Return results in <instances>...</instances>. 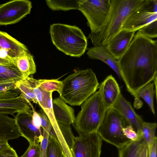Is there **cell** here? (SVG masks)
Returning a JSON list of instances; mask_svg holds the SVG:
<instances>
[{
  "label": "cell",
  "instance_id": "1",
  "mask_svg": "<svg viewBox=\"0 0 157 157\" xmlns=\"http://www.w3.org/2000/svg\"><path fill=\"white\" fill-rule=\"evenodd\" d=\"M118 62L121 78L136 98L137 91L157 78V41L138 31Z\"/></svg>",
  "mask_w": 157,
  "mask_h": 157
},
{
  "label": "cell",
  "instance_id": "2",
  "mask_svg": "<svg viewBox=\"0 0 157 157\" xmlns=\"http://www.w3.org/2000/svg\"><path fill=\"white\" fill-rule=\"evenodd\" d=\"M145 0H111L109 10L102 26L88 38L94 46H106L121 29L130 15Z\"/></svg>",
  "mask_w": 157,
  "mask_h": 157
},
{
  "label": "cell",
  "instance_id": "3",
  "mask_svg": "<svg viewBox=\"0 0 157 157\" xmlns=\"http://www.w3.org/2000/svg\"><path fill=\"white\" fill-rule=\"evenodd\" d=\"M59 97L71 106H80L99 88L95 73L91 69L77 70L62 81Z\"/></svg>",
  "mask_w": 157,
  "mask_h": 157
},
{
  "label": "cell",
  "instance_id": "4",
  "mask_svg": "<svg viewBox=\"0 0 157 157\" xmlns=\"http://www.w3.org/2000/svg\"><path fill=\"white\" fill-rule=\"evenodd\" d=\"M103 84L81 105L73 124L79 135L97 132L107 110L102 95Z\"/></svg>",
  "mask_w": 157,
  "mask_h": 157
},
{
  "label": "cell",
  "instance_id": "5",
  "mask_svg": "<svg viewBox=\"0 0 157 157\" xmlns=\"http://www.w3.org/2000/svg\"><path fill=\"white\" fill-rule=\"evenodd\" d=\"M49 33L54 45L67 55L79 57L84 54L87 49V38L77 26L53 24L50 26Z\"/></svg>",
  "mask_w": 157,
  "mask_h": 157
},
{
  "label": "cell",
  "instance_id": "6",
  "mask_svg": "<svg viewBox=\"0 0 157 157\" xmlns=\"http://www.w3.org/2000/svg\"><path fill=\"white\" fill-rule=\"evenodd\" d=\"M128 125L123 116L112 107L107 110L97 132L102 140L119 149L131 140L122 132L123 128Z\"/></svg>",
  "mask_w": 157,
  "mask_h": 157
},
{
  "label": "cell",
  "instance_id": "7",
  "mask_svg": "<svg viewBox=\"0 0 157 157\" xmlns=\"http://www.w3.org/2000/svg\"><path fill=\"white\" fill-rule=\"evenodd\" d=\"M111 0H80L78 10L85 16L91 33L102 26L108 14Z\"/></svg>",
  "mask_w": 157,
  "mask_h": 157
},
{
  "label": "cell",
  "instance_id": "8",
  "mask_svg": "<svg viewBox=\"0 0 157 157\" xmlns=\"http://www.w3.org/2000/svg\"><path fill=\"white\" fill-rule=\"evenodd\" d=\"M156 19L157 0H145L141 6L127 19L122 29L136 32Z\"/></svg>",
  "mask_w": 157,
  "mask_h": 157
},
{
  "label": "cell",
  "instance_id": "9",
  "mask_svg": "<svg viewBox=\"0 0 157 157\" xmlns=\"http://www.w3.org/2000/svg\"><path fill=\"white\" fill-rule=\"evenodd\" d=\"M102 144L97 132L79 135L74 138L73 157H100Z\"/></svg>",
  "mask_w": 157,
  "mask_h": 157
},
{
  "label": "cell",
  "instance_id": "10",
  "mask_svg": "<svg viewBox=\"0 0 157 157\" xmlns=\"http://www.w3.org/2000/svg\"><path fill=\"white\" fill-rule=\"evenodd\" d=\"M32 8L28 0H13L0 5V25L17 23L29 14Z\"/></svg>",
  "mask_w": 157,
  "mask_h": 157
},
{
  "label": "cell",
  "instance_id": "11",
  "mask_svg": "<svg viewBox=\"0 0 157 157\" xmlns=\"http://www.w3.org/2000/svg\"><path fill=\"white\" fill-rule=\"evenodd\" d=\"M32 86L38 104L42 109L49 119L55 132L59 131L58 123L56 120L52 108V93L47 92L43 89L39 85L38 80L31 77L27 78Z\"/></svg>",
  "mask_w": 157,
  "mask_h": 157
},
{
  "label": "cell",
  "instance_id": "12",
  "mask_svg": "<svg viewBox=\"0 0 157 157\" xmlns=\"http://www.w3.org/2000/svg\"><path fill=\"white\" fill-rule=\"evenodd\" d=\"M32 116L20 113H17L14 117L21 136L26 139L29 144H40L43 139V129H39L33 124Z\"/></svg>",
  "mask_w": 157,
  "mask_h": 157
},
{
  "label": "cell",
  "instance_id": "13",
  "mask_svg": "<svg viewBox=\"0 0 157 157\" xmlns=\"http://www.w3.org/2000/svg\"><path fill=\"white\" fill-rule=\"evenodd\" d=\"M112 107L123 116L128 124L133 127L139 136H142L141 127L144 121L121 94Z\"/></svg>",
  "mask_w": 157,
  "mask_h": 157
},
{
  "label": "cell",
  "instance_id": "14",
  "mask_svg": "<svg viewBox=\"0 0 157 157\" xmlns=\"http://www.w3.org/2000/svg\"><path fill=\"white\" fill-rule=\"evenodd\" d=\"M136 31L121 29L105 46L117 60H118L128 48Z\"/></svg>",
  "mask_w": 157,
  "mask_h": 157
},
{
  "label": "cell",
  "instance_id": "15",
  "mask_svg": "<svg viewBox=\"0 0 157 157\" xmlns=\"http://www.w3.org/2000/svg\"><path fill=\"white\" fill-rule=\"evenodd\" d=\"M0 47L13 62L29 52L26 47L5 32L0 31Z\"/></svg>",
  "mask_w": 157,
  "mask_h": 157
},
{
  "label": "cell",
  "instance_id": "16",
  "mask_svg": "<svg viewBox=\"0 0 157 157\" xmlns=\"http://www.w3.org/2000/svg\"><path fill=\"white\" fill-rule=\"evenodd\" d=\"M31 103L20 94L18 97L6 99H0V110L14 116L15 113H24L32 116Z\"/></svg>",
  "mask_w": 157,
  "mask_h": 157
},
{
  "label": "cell",
  "instance_id": "17",
  "mask_svg": "<svg viewBox=\"0 0 157 157\" xmlns=\"http://www.w3.org/2000/svg\"><path fill=\"white\" fill-rule=\"evenodd\" d=\"M53 112L57 123L73 124L75 117L74 109L68 105L59 96L52 101Z\"/></svg>",
  "mask_w": 157,
  "mask_h": 157
},
{
  "label": "cell",
  "instance_id": "18",
  "mask_svg": "<svg viewBox=\"0 0 157 157\" xmlns=\"http://www.w3.org/2000/svg\"><path fill=\"white\" fill-rule=\"evenodd\" d=\"M87 54L90 59H98L105 63L115 71L120 79H121L118 60L110 53L105 46H94L89 48Z\"/></svg>",
  "mask_w": 157,
  "mask_h": 157
},
{
  "label": "cell",
  "instance_id": "19",
  "mask_svg": "<svg viewBox=\"0 0 157 157\" xmlns=\"http://www.w3.org/2000/svg\"><path fill=\"white\" fill-rule=\"evenodd\" d=\"M102 95L107 109L112 107L121 94L116 80L112 75L108 76L102 82Z\"/></svg>",
  "mask_w": 157,
  "mask_h": 157
},
{
  "label": "cell",
  "instance_id": "20",
  "mask_svg": "<svg viewBox=\"0 0 157 157\" xmlns=\"http://www.w3.org/2000/svg\"><path fill=\"white\" fill-rule=\"evenodd\" d=\"M21 134L17 125L14 117L8 115L0 114V140L18 138Z\"/></svg>",
  "mask_w": 157,
  "mask_h": 157
},
{
  "label": "cell",
  "instance_id": "21",
  "mask_svg": "<svg viewBox=\"0 0 157 157\" xmlns=\"http://www.w3.org/2000/svg\"><path fill=\"white\" fill-rule=\"evenodd\" d=\"M13 63L22 74L23 79L36 72L33 57L29 52L16 59Z\"/></svg>",
  "mask_w": 157,
  "mask_h": 157
},
{
  "label": "cell",
  "instance_id": "22",
  "mask_svg": "<svg viewBox=\"0 0 157 157\" xmlns=\"http://www.w3.org/2000/svg\"><path fill=\"white\" fill-rule=\"evenodd\" d=\"M154 86V82H150L139 90L136 92V95L137 99L141 98L144 100L153 114L155 115L154 99L155 94Z\"/></svg>",
  "mask_w": 157,
  "mask_h": 157
},
{
  "label": "cell",
  "instance_id": "23",
  "mask_svg": "<svg viewBox=\"0 0 157 157\" xmlns=\"http://www.w3.org/2000/svg\"><path fill=\"white\" fill-rule=\"evenodd\" d=\"M22 79V74L13 63L0 64V80H12L17 82Z\"/></svg>",
  "mask_w": 157,
  "mask_h": 157
},
{
  "label": "cell",
  "instance_id": "24",
  "mask_svg": "<svg viewBox=\"0 0 157 157\" xmlns=\"http://www.w3.org/2000/svg\"><path fill=\"white\" fill-rule=\"evenodd\" d=\"M144 139L141 137L136 141L130 140L118 149V157H139Z\"/></svg>",
  "mask_w": 157,
  "mask_h": 157
},
{
  "label": "cell",
  "instance_id": "25",
  "mask_svg": "<svg viewBox=\"0 0 157 157\" xmlns=\"http://www.w3.org/2000/svg\"><path fill=\"white\" fill-rule=\"evenodd\" d=\"M46 2L48 6L53 10H78L80 4V0H48Z\"/></svg>",
  "mask_w": 157,
  "mask_h": 157
},
{
  "label": "cell",
  "instance_id": "26",
  "mask_svg": "<svg viewBox=\"0 0 157 157\" xmlns=\"http://www.w3.org/2000/svg\"><path fill=\"white\" fill-rule=\"evenodd\" d=\"M15 81L0 80V99H9L18 97L20 94L16 89Z\"/></svg>",
  "mask_w": 157,
  "mask_h": 157
},
{
  "label": "cell",
  "instance_id": "27",
  "mask_svg": "<svg viewBox=\"0 0 157 157\" xmlns=\"http://www.w3.org/2000/svg\"><path fill=\"white\" fill-rule=\"evenodd\" d=\"M157 127L156 123L144 121L141 127L142 136L146 143L149 151L156 137L155 131Z\"/></svg>",
  "mask_w": 157,
  "mask_h": 157
},
{
  "label": "cell",
  "instance_id": "28",
  "mask_svg": "<svg viewBox=\"0 0 157 157\" xmlns=\"http://www.w3.org/2000/svg\"><path fill=\"white\" fill-rule=\"evenodd\" d=\"M16 89L20 94L29 101L38 104L32 86L27 78L17 82L15 83Z\"/></svg>",
  "mask_w": 157,
  "mask_h": 157
},
{
  "label": "cell",
  "instance_id": "29",
  "mask_svg": "<svg viewBox=\"0 0 157 157\" xmlns=\"http://www.w3.org/2000/svg\"><path fill=\"white\" fill-rule=\"evenodd\" d=\"M39 85L44 90L48 92L57 91L60 95L62 86V81L57 79H39Z\"/></svg>",
  "mask_w": 157,
  "mask_h": 157
},
{
  "label": "cell",
  "instance_id": "30",
  "mask_svg": "<svg viewBox=\"0 0 157 157\" xmlns=\"http://www.w3.org/2000/svg\"><path fill=\"white\" fill-rule=\"evenodd\" d=\"M63 152L59 144L54 138L48 136L46 149V157H61Z\"/></svg>",
  "mask_w": 157,
  "mask_h": 157
},
{
  "label": "cell",
  "instance_id": "31",
  "mask_svg": "<svg viewBox=\"0 0 157 157\" xmlns=\"http://www.w3.org/2000/svg\"><path fill=\"white\" fill-rule=\"evenodd\" d=\"M157 19L145 25L138 31L143 35L151 39L157 37Z\"/></svg>",
  "mask_w": 157,
  "mask_h": 157
},
{
  "label": "cell",
  "instance_id": "32",
  "mask_svg": "<svg viewBox=\"0 0 157 157\" xmlns=\"http://www.w3.org/2000/svg\"><path fill=\"white\" fill-rule=\"evenodd\" d=\"M29 145L25 153L20 157H41L40 143L29 144Z\"/></svg>",
  "mask_w": 157,
  "mask_h": 157
},
{
  "label": "cell",
  "instance_id": "33",
  "mask_svg": "<svg viewBox=\"0 0 157 157\" xmlns=\"http://www.w3.org/2000/svg\"><path fill=\"white\" fill-rule=\"evenodd\" d=\"M38 113L41 120V127L48 134L53 128L51 122L44 110L41 108Z\"/></svg>",
  "mask_w": 157,
  "mask_h": 157
},
{
  "label": "cell",
  "instance_id": "34",
  "mask_svg": "<svg viewBox=\"0 0 157 157\" xmlns=\"http://www.w3.org/2000/svg\"><path fill=\"white\" fill-rule=\"evenodd\" d=\"M124 135L128 139L133 141H137L142 136H139L133 127L128 125L122 129Z\"/></svg>",
  "mask_w": 157,
  "mask_h": 157
},
{
  "label": "cell",
  "instance_id": "35",
  "mask_svg": "<svg viewBox=\"0 0 157 157\" xmlns=\"http://www.w3.org/2000/svg\"><path fill=\"white\" fill-rule=\"evenodd\" d=\"M31 106L33 112L32 117V122L37 128L40 129H41L42 128L41 127V120L39 113L35 110L31 104Z\"/></svg>",
  "mask_w": 157,
  "mask_h": 157
},
{
  "label": "cell",
  "instance_id": "36",
  "mask_svg": "<svg viewBox=\"0 0 157 157\" xmlns=\"http://www.w3.org/2000/svg\"><path fill=\"white\" fill-rule=\"evenodd\" d=\"M43 137L40 143L41 156V157H46V149L48 138V134L45 131L43 130Z\"/></svg>",
  "mask_w": 157,
  "mask_h": 157
},
{
  "label": "cell",
  "instance_id": "37",
  "mask_svg": "<svg viewBox=\"0 0 157 157\" xmlns=\"http://www.w3.org/2000/svg\"><path fill=\"white\" fill-rule=\"evenodd\" d=\"M0 157H18L16 151L10 147L0 152Z\"/></svg>",
  "mask_w": 157,
  "mask_h": 157
},
{
  "label": "cell",
  "instance_id": "38",
  "mask_svg": "<svg viewBox=\"0 0 157 157\" xmlns=\"http://www.w3.org/2000/svg\"><path fill=\"white\" fill-rule=\"evenodd\" d=\"M148 149L144 140L143 141L140 151L139 157H148Z\"/></svg>",
  "mask_w": 157,
  "mask_h": 157
},
{
  "label": "cell",
  "instance_id": "39",
  "mask_svg": "<svg viewBox=\"0 0 157 157\" xmlns=\"http://www.w3.org/2000/svg\"><path fill=\"white\" fill-rule=\"evenodd\" d=\"M157 137H156L150 150L148 151V157H157Z\"/></svg>",
  "mask_w": 157,
  "mask_h": 157
},
{
  "label": "cell",
  "instance_id": "40",
  "mask_svg": "<svg viewBox=\"0 0 157 157\" xmlns=\"http://www.w3.org/2000/svg\"><path fill=\"white\" fill-rule=\"evenodd\" d=\"M13 63V62L9 58L2 56L0 53V64H6Z\"/></svg>",
  "mask_w": 157,
  "mask_h": 157
},
{
  "label": "cell",
  "instance_id": "41",
  "mask_svg": "<svg viewBox=\"0 0 157 157\" xmlns=\"http://www.w3.org/2000/svg\"><path fill=\"white\" fill-rule=\"evenodd\" d=\"M8 141L6 140H0V152L10 146Z\"/></svg>",
  "mask_w": 157,
  "mask_h": 157
},
{
  "label": "cell",
  "instance_id": "42",
  "mask_svg": "<svg viewBox=\"0 0 157 157\" xmlns=\"http://www.w3.org/2000/svg\"><path fill=\"white\" fill-rule=\"evenodd\" d=\"M61 157H67L65 155V154L63 152L62 154V155L61 156Z\"/></svg>",
  "mask_w": 157,
  "mask_h": 157
},
{
  "label": "cell",
  "instance_id": "43",
  "mask_svg": "<svg viewBox=\"0 0 157 157\" xmlns=\"http://www.w3.org/2000/svg\"><path fill=\"white\" fill-rule=\"evenodd\" d=\"M1 50V48L0 47V50Z\"/></svg>",
  "mask_w": 157,
  "mask_h": 157
}]
</instances>
